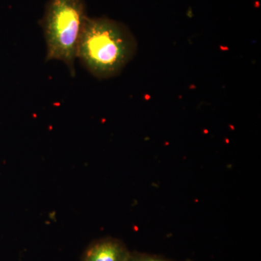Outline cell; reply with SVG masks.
Segmentation results:
<instances>
[{"label":"cell","instance_id":"2","mask_svg":"<svg viewBox=\"0 0 261 261\" xmlns=\"http://www.w3.org/2000/svg\"><path fill=\"white\" fill-rule=\"evenodd\" d=\"M87 18L84 0H49L41 22L47 45L46 61L63 62L72 76Z\"/></svg>","mask_w":261,"mask_h":261},{"label":"cell","instance_id":"4","mask_svg":"<svg viewBox=\"0 0 261 261\" xmlns=\"http://www.w3.org/2000/svg\"><path fill=\"white\" fill-rule=\"evenodd\" d=\"M127 261H171L163 257L140 252H130Z\"/></svg>","mask_w":261,"mask_h":261},{"label":"cell","instance_id":"1","mask_svg":"<svg viewBox=\"0 0 261 261\" xmlns=\"http://www.w3.org/2000/svg\"><path fill=\"white\" fill-rule=\"evenodd\" d=\"M137 51V39L124 24L106 17H88L77 58L93 76L108 80L119 75Z\"/></svg>","mask_w":261,"mask_h":261},{"label":"cell","instance_id":"3","mask_svg":"<svg viewBox=\"0 0 261 261\" xmlns=\"http://www.w3.org/2000/svg\"><path fill=\"white\" fill-rule=\"evenodd\" d=\"M130 252L116 239L104 238L89 245L82 261H127Z\"/></svg>","mask_w":261,"mask_h":261}]
</instances>
